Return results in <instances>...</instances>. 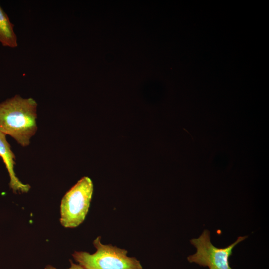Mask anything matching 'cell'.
Wrapping results in <instances>:
<instances>
[{
    "instance_id": "obj_7",
    "label": "cell",
    "mask_w": 269,
    "mask_h": 269,
    "mask_svg": "<svg viewBox=\"0 0 269 269\" xmlns=\"http://www.w3.org/2000/svg\"><path fill=\"white\" fill-rule=\"evenodd\" d=\"M70 262V267L68 269H86L82 267L79 264L74 263L71 260H69ZM45 269H58L51 265H47L45 267Z\"/></svg>"
},
{
    "instance_id": "obj_1",
    "label": "cell",
    "mask_w": 269,
    "mask_h": 269,
    "mask_svg": "<svg viewBox=\"0 0 269 269\" xmlns=\"http://www.w3.org/2000/svg\"><path fill=\"white\" fill-rule=\"evenodd\" d=\"M37 107L34 99L19 95L0 103V131L21 146H28L37 130Z\"/></svg>"
},
{
    "instance_id": "obj_3",
    "label": "cell",
    "mask_w": 269,
    "mask_h": 269,
    "mask_svg": "<svg viewBox=\"0 0 269 269\" xmlns=\"http://www.w3.org/2000/svg\"><path fill=\"white\" fill-rule=\"evenodd\" d=\"M93 193V184L87 176L81 178L63 197L60 204L61 224L73 228L84 221Z\"/></svg>"
},
{
    "instance_id": "obj_2",
    "label": "cell",
    "mask_w": 269,
    "mask_h": 269,
    "mask_svg": "<svg viewBox=\"0 0 269 269\" xmlns=\"http://www.w3.org/2000/svg\"><path fill=\"white\" fill-rule=\"evenodd\" d=\"M101 238L98 236L93 241L96 249L93 254L74 251L72 256L75 261L86 269H143L138 260L127 256V250L110 244H103Z\"/></svg>"
},
{
    "instance_id": "obj_6",
    "label": "cell",
    "mask_w": 269,
    "mask_h": 269,
    "mask_svg": "<svg viewBox=\"0 0 269 269\" xmlns=\"http://www.w3.org/2000/svg\"><path fill=\"white\" fill-rule=\"evenodd\" d=\"M0 43L3 46L12 48L18 46L17 37L14 30V25L0 5Z\"/></svg>"
},
{
    "instance_id": "obj_5",
    "label": "cell",
    "mask_w": 269,
    "mask_h": 269,
    "mask_svg": "<svg viewBox=\"0 0 269 269\" xmlns=\"http://www.w3.org/2000/svg\"><path fill=\"white\" fill-rule=\"evenodd\" d=\"M0 156L2 159L10 177L9 186L14 192L26 193L30 186L21 182L14 171L15 156L6 138V135L0 131Z\"/></svg>"
},
{
    "instance_id": "obj_4",
    "label": "cell",
    "mask_w": 269,
    "mask_h": 269,
    "mask_svg": "<svg viewBox=\"0 0 269 269\" xmlns=\"http://www.w3.org/2000/svg\"><path fill=\"white\" fill-rule=\"evenodd\" d=\"M247 237L248 236H239L229 246L219 248L212 244L210 231L205 229L198 238L190 240V243L196 248V252L188 256L187 260L189 263H194L201 267H207L209 269H233L229 261L233 249Z\"/></svg>"
}]
</instances>
